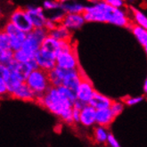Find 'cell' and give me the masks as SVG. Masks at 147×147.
I'll return each instance as SVG.
<instances>
[{"mask_svg":"<svg viewBox=\"0 0 147 147\" xmlns=\"http://www.w3.org/2000/svg\"><path fill=\"white\" fill-rule=\"evenodd\" d=\"M86 22H103L122 28H129L133 23L124 8H115L108 5L105 0L85 6L82 13Z\"/></svg>","mask_w":147,"mask_h":147,"instance_id":"6da1fadb","label":"cell"},{"mask_svg":"<svg viewBox=\"0 0 147 147\" xmlns=\"http://www.w3.org/2000/svg\"><path fill=\"white\" fill-rule=\"evenodd\" d=\"M36 102L51 113L57 116L64 124L69 126L74 125L71 116L72 105L60 96L55 86H51Z\"/></svg>","mask_w":147,"mask_h":147,"instance_id":"7a4b0ae2","label":"cell"},{"mask_svg":"<svg viewBox=\"0 0 147 147\" xmlns=\"http://www.w3.org/2000/svg\"><path fill=\"white\" fill-rule=\"evenodd\" d=\"M24 82L33 91L36 97L35 101L39 99L51 86L47 77V71L39 68L32 70L25 79Z\"/></svg>","mask_w":147,"mask_h":147,"instance_id":"3957f363","label":"cell"},{"mask_svg":"<svg viewBox=\"0 0 147 147\" xmlns=\"http://www.w3.org/2000/svg\"><path fill=\"white\" fill-rule=\"evenodd\" d=\"M47 35L48 31L44 27L33 28L31 31L26 33V37L22 42L21 48L31 56H35V54L40 48L42 41Z\"/></svg>","mask_w":147,"mask_h":147,"instance_id":"277c9868","label":"cell"},{"mask_svg":"<svg viewBox=\"0 0 147 147\" xmlns=\"http://www.w3.org/2000/svg\"><path fill=\"white\" fill-rule=\"evenodd\" d=\"M55 63L56 66L63 68L64 70H72V69L80 68L79 57H78L75 47L71 49L60 51L56 55Z\"/></svg>","mask_w":147,"mask_h":147,"instance_id":"5b68a950","label":"cell"},{"mask_svg":"<svg viewBox=\"0 0 147 147\" xmlns=\"http://www.w3.org/2000/svg\"><path fill=\"white\" fill-rule=\"evenodd\" d=\"M16 28L20 30L28 33L33 30V26L28 16V13L23 8H16V9L11 13L10 21Z\"/></svg>","mask_w":147,"mask_h":147,"instance_id":"8992f818","label":"cell"},{"mask_svg":"<svg viewBox=\"0 0 147 147\" xmlns=\"http://www.w3.org/2000/svg\"><path fill=\"white\" fill-rule=\"evenodd\" d=\"M96 91V90L94 89L93 83L88 78V76L84 73L82 76V80L75 92L76 98L86 103V105H88V102L94 96Z\"/></svg>","mask_w":147,"mask_h":147,"instance_id":"52a82bcc","label":"cell"},{"mask_svg":"<svg viewBox=\"0 0 147 147\" xmlns=\"http://www.w3.org/2000/svg\"><path fill=\"white\" fill-rule=\"evenodd\" d=\"M3 30L5 33L9 36L10 38V48L14 52L16 50H19L22 47V42L26 37V33L20 30L18 28L11 22H6L4 26Z\"/></svg>","mask_w":147,"mask_h":147,"instance_id":"ba28073f","label":"cell"},{"mask_svg":"<svg viewBox=\"0 0 147 147\" xmlns=\"http://www.w3.org/2000/svg\"><path fill=\"white\" fill-rule=\"evenodd\" d=\"M55 58L56 55L43 48H39L38 51L35 54V59L38 68L46 71H49L56 66Z\"/></svg>","mask_w":147,"mask_h":147,"instance_id":"9c48e42d","label":"cell"},{"mask_svg":"<svg viewBox=\"0 0 147 147\" xmlns=\"http://www.w3.org/2000/svg\"><path fill=\"white\" fill-rule=\"evenodd\" d=\"M83 74L84 71L80 67L78 69H72V70H64L62 85L76 92L82 80Z\"/></svg>","mask_w":147,"mask_h":147,"instance_id":"30bf717a","label":"cell"},{"mask_svg":"<svg viewBox=\"0 0 147 147\" xmlns=\"http://www.w3.org/2000/svg\"><path fill=\"white\" fill-rule=\"evenodd\" d=\"M29 18L31 22L33 28L45 27L47 17L45 13V10L40 6H28L26 8Z\"/></svg>","mask_w":147,"mask_h":147,"instance_id":"8fae6325","label":"cell"},{"mask_svg":"<svg viewBox=\"0 0 147 147\" xmlns=\"http://www.w3.org/2000/svg\"><path fill=\"white\" fill-rule=\"evenodd\" d=\"M86 23L82 13H65L61 22L69 30L75 31L81 29Z\"/></svg>","mask_w":147,"mask_h":147,"instance_id":"7c38bea8","label":"cell"},{"mask_svg":"<svg viewBox=\"0 0 147 147\" xmlns=\"http://www.w3.org/2000/svg\"><path fill=\"white\" fill-rule=\"evenodd\" d=\"M96 110L92 107L90 105H86L80 111V121L83 127H91L96 125Z\"/></svg>","mask_w":147,"mask_h":147,"instance_id":"4fadbf2b","label":"cell"},{"mask_svg":"<svg viewBox=\"0 0 147 147\" xmlns=\"http://www.w3.org/2000/svg\"><path fill=\"white\" fill-rule=\"evenodd\" d=\"M10 96L14 99L22 100L24 102H34L36 100L33 91L29 88V86L25 82L22 83Z\"/></svg>","mask_w":147,"mask_h":147,"instance_id":"5bb4252c","label":"cell"},{"mask_svg":"<svg viewBox=\"0 0 147 147\" xmlns=\"http://www.w3.org/2000/svg\"><path fill=\"white\" fill-rule=\"evenodd\" d=\"M116 117L112 114L110 108H105V109H101V110H96V124L99 126H102L108 127L114 122Z\"/></svg>","mask_w":147,"mask_h":147,"instance_id":"9a60e30c","label":"cell"},{"mask_svg":"<svg viewBox=\"0 0 147 147\" xmlns=\"http://www.w3.org/2000/svg\"><path fill=\"white\" fill-rule=\"evenodd\" d=\"M111 102H112V99H111L109 96H105L103 94H101L100 92L96 91L94 96L88 102V105H90L96 110H101V109L110 108Z\"/></svg>","mask_w":147,"mask_h":147,"instance_id":"2e32d148","label":"cell"},{"mask_svg":"<svg viewBox=\"0 0 147 147\" xmlns=\"http://www.w3.org/2000/svg\"><path fill=\"white\" fill-rule=\"evenodd\" d=\"M133 33V35L136 37L139 44L144 47V51H147V30L146 29L141 27L139 25L132 23L130 27L128 28Z\"/></svg>","mask_w":147,"mask_h":147,"instance_id":"e0dca14e","label":"cell"},{"mask_svg":"<svg viewBox=\"0 0 147 147\" xmlns=\"http://www.w3.org/2000/svg\"><path fill=\"white\" fill-rule=\"evenodd\" d=\"M50 36L58 40H71L72 32L69 30L63 24H57L54 30L48 32Z\"/></svg>","mask_w":147,"mask_h":147,"instance_id":"ac0fdd59","label":"cell"},{"mask_svg":"<svg viewBox=\"0 0 147 147\" xmlns=\"http://www.w3.org/2000/svg\"><path fill=\"white\" fill-rule=\"evenodd\" d=\"M64 73V69L55 66L52 70L47 71V77L52 86H59L62 85L63 77Z\"/></svg>","mask_w":147,"mask_h":147,"instance_id":"d6986e66","label":"cell"},{"mask_svg":"<svg viewBox=\"0 0 147 147\" xmlns=\"http://www.w3.org/2000/svg\"><path fill=\"white\" fill-rule=\"evenodd\" d=\"M40 48H43L47 51H49L51 53H54L55 55H58L60 51V40L53 38L49 34L42 41Z\"/></svg>","mask_w":147,"mask_h":147,"instance_id":"ffe728a7","label":"cell"},{"mask_svg":"<svg viewBox=\"0 0 147 147\" xmlns=\"http://www.w3.org/2000/svg\"><path fill=\"white\" fill-rule=\"evenodd\" d=\"M23 82H24V80L22 79V78L20 75H18L16 72L10 71L9 77H8L7 80H5L8 94L10 96V94Z\"/></svg>","mask_w":147,"mask_h":147,"instance_id":"44dd1931","label":"cell"},{"mask_svg":"<svg viewBox=\"0 0 147 147\" xmlns=\"http://www.w3.org/2000/svg\"><path fill=\"white\" fill-rule=\"evenodd\" d=\"M109 131L108 127L97 125L94 127L93 130V139L94 142L97 144H105Z\"/></svg>","mask_w":147,"mask_h":147,"instance_id":"7402d4cb","label":"cell"},{"mask_svg":"<svg viewBox=\"0 0 147 147\" xmlns=\"http://www.w3.org/2000/svg\"><path fill=\"white\" fill-rule=\"evenodd\" d=\"M61 9L65 13H82L85 10V6L82 4L71 2V0H69L64 3H61Z\"/></svg>","mask_w":147,"mask_h":147,"instance_id":"603a6c76","label":"cell"},{"mask_svg":"<svg viewBox=\"0 0 147 147\" xmlns=\"http://www.w3.org/2000/svg\"><path fill=\"white\" fill-rule=\"evenodd\" d=\"M130 12L133 17V21L132 22L134 24L139 25L141 27L147 29V17L146 15L140 10L136 9V8L130 6Z\"/></svg>","mask_w":147,"mask_h":147,"instance_id":"cb8c5ba5","label":"cell"},{"mask_svg":"<svg viewBox=\"0 0 147 147\" xmlns=\"http://www.w3.org/2000/svg\"><path fill=\"white\" fill-rule=\"evenodd\" d=\"M56 88H57V91H58L60 96H61L64 100H66L67 102H69L73 105L74 101L77 99L76 98V93L74 91H72L71 89L68 88L67 86H63V85L56 86Z\"/></svg>","mask_w":147,"mask_h":147,"instance_id":"d4e9b609","label":"cell"},{"mask_svg":"<svg viewBox=\"0 0 147 147\" xmlns=\"http://www.w3.org/2000/svg\"><path fill=\"white\" fill-rule=\"evenodd\" d=\"M125 105L123 101H113L112 100L111 105H110V110L112 112V114L114 115V117H118L122 113L124 109H125Z\"/></svg>","mask_w":147,"mask_h":147,"instance_id":"484cf974","label":"cell"},{"mask_svg":"<svg viewBox=\"0 0 147 147\" xmlns=\"http://www.w3.org/2000/svg\"><path fill=\"white\" fill-rule=\"evenodd\" d=\"M13 60V51L11 48L1 49V51H0V63L7 65Z\"/></svg>","mask_w":147,"mask_h":147,"instance_id":"4316f807","label":"cell"},{"mask_svg":"<svg viewBox=\"0 0 147 147\" xmlns=\"http://www.w3.org/2000/svg\"><path fill=\"white\" fill-rule=\"evenodd\" d=\"M32 57H34V56H31L28 53H26V52L24 50H22V48L13 52V59L19 63H27Z\"/></svg>","mask_w":147,"mask_h":147,"instance_id":"83f0119b","label":"cell"},{"mask_svg":"<svg viewBox=\"0 0 147 147\" xmlns=\"http://www.w3.org/2000/svg\"><path fill=\"white\" fill-rule=\"evenodd\" d=\"M61 8V3L57 0H45L43 3V9L47 11H54Z\"/></svg>","mask_w":147,"mask_h":147,"instance_id":"f1b7e54d","label":"cell"},{"mask_svg":"<svg viewBox=\"0 0 147 147\" xmlns=\"http://www.w3.org/2000/svg\"><path fill=\"white\" fill-rule=\"evenodd\" d=\"M54 13H52V15L50 17H47V18L51 21H53L54 22H55L56 24H60L62 22L63 19V16L65 14V13L61 9V8H59V9H56V10H54L53 11Z\"/></svg>","mask_w":147,"mask_h":147,"instance_id":"f546056e","label":"cell"},{"mask_svg":"<svg viewBox=\"0 0 147 147\" xmlns=\"http://www.w3.org/2000/svg\"><path fill=\"white\" fill-rule=\"evenodd\" d=\"M0 48L7 49L10 48V38L9 36L5 33V31L2 29L0 30Z\"/></svg>","mask_w":147,"mask_h":147,"instance_id":"4dcf8cb0","label":"cell"},{"mask_svg":"<svg viewBox=\"0 0 147 147\" xmlns=\"http://www.w3.org/2000/svg\"><path fill=\"white\" fill-rule=\"evenodd\" d=\"M144 99V96H127L125 97L122 101L124 102V105L126 106H134L136 105H138V103H140L141 102H143Z\"/></svg>","mask_w":147,"mask_h":147,"instance_id":"1f68e13d","label":"cell"},{"mask_svg":"<svg viewBox=\"0 0 147 147\" xmlns=\"http://www.w3.org/2000/svg\"><path fill=\"white\" fill-rule=\"evenodd\" d=\"M106 144H108L109 146L111 147H119L120 144L118 142V140L116 139V137L112 135L111 133L109 132L108 134V136H107V139H106Z\"/></svg>","mask_w":147,"mask_h":147,"instance_id":"d6a6232c","label":"cell"},{"mask_svg":"<svg viewBox=\"0 0 147 147\" xmlns=\"http://www.w3.org/2000/svg\"><path fill=\"white\" fill-rule=\"evenodd\" d=\"M9 74H10V71L8 69L7 65L0 63V78L6 80L7 78L9 77Z\"/></svg>","mask_w":147,"mask_h":147,"instance_id":"836d02e7","label":"cell"},{"mask_svg":"<svg viewBox=\"0 0 147 147\" xmlns=\"http://www.w3.org/2000/svg\"><path fill=\"white\" fill-rule=\"evenodd\" d=\"M105 1L112 7L115 8H124L125 1L124 0H105Z\"/></svg>","mask_w":147,"mask_h":147,"instance_id":"e575fe53","label":"cell"},{"mask_svg":"<svg viewBox=\"0 0 147 147\" xmlns=\"http://www.w3.org/2000/svg\"><path fill=\"white\" fill-rule=\"evenodd\" d=\"M7 94H8V91H7L5 80L0 78V97L5 96Z\"/></svg>","mask_w":147,"mask_h":147,"instance_id":"d590c367","label":"cell"},{"mask_svg":"<svg viewBox=\"0 0 147 147\" xmlns=\"http://www.w3.org/2000/svg\"><path fill=\"white\" fill-rule=\"evenodd\" d=\"M72 120H73V123L75 124H79L80 121V110H77L72 108Z\"/></svg>","mask_w":147,"mask_h":147,"instance_id":"8d00e7d4","label":"cell"},{"mask_svg":"<svg viewBox=\"0 0 147 147\" xmlns=\"http://www.w3.org/2000/svg\"><path fill=\"white\" fill-rule=\"evenodd\" d=\"M56 25H57V24H56L55 22H54L53 21H51V20H49V19L47 18L44 28H45L46 30H47V31L49 32V31H51L52 30H54V29L55 28V26H56Z\"/></svg>","mask_w":147,"mask_h":147,"instance_id":"74e56055","label":"cell"},{"mask_svg":"<svg viewBox=\"0 0 147 147\" xmlns=\"http://www.w3.org/2000/svg\"><path fill=\"white\" fill-rule=\"evenodd\" d=\"M85 105H86V103L82 102H81V101H80V100L76 99V100L74 101V102H73L72 108L77 109V110H80H80H81Z\"/></svg>","mask_w":147,"mask_h":147,"instance_id":"f35d334b","label":"cell"},{"mask_svg":"<svg viewBox=\"0 0 147 147\" xmlns=\"http://www.w3.org/2000/svg\"><path fill=\"white\" fill-rule=\"evenodd\" d=\"M143 89H144V93L146 94L147 93V80L145 79L144 81V85H143Z\"/></svg>","mask_w":147,"mask_h":147,"instance_id":"ab89813d","label":"cell"},{"mask_svg":"<svg viewBox=\"0 0 147 147\" xmlns=\"http://www.w3.org/2000/svg\"><path fill=\"white\" fill-rule=\"evenodd\" d=\"M88 1H89V2H92V3L94 4V3H96V2L100 1V0H88Z\"/></svg>","mask_w":147,"mask_h":147,"instance_id":"60d3db41","label":"cell"},{"mask_svg":"<svg viewBox=\"0 0 147 147\" xmlns=\"http://www.w3.org/2000/svg\"><path fill=\"white\" fill-rule=\"evenodd\" d=\"M57 1H58L59 3H64V2H66V1H69V0H57Z\"/></svg>","mask_w":147,"mask_h":147,"instance_id":"b9f144b4","label":"cell"},{"mask_svg":"<svg viewBox=\"0 0 147 147\" xmlns=\"http://www.w3.org/2000/svg\"><path fill=\"white\" fill-rule=\"evenodd\" d=\"M0 51H1V48H0Z\"/></svg>","mask_w":147,"mask_h":147,"instance_id":"7bdbcfd3","label":"cell"}]
</instances>
